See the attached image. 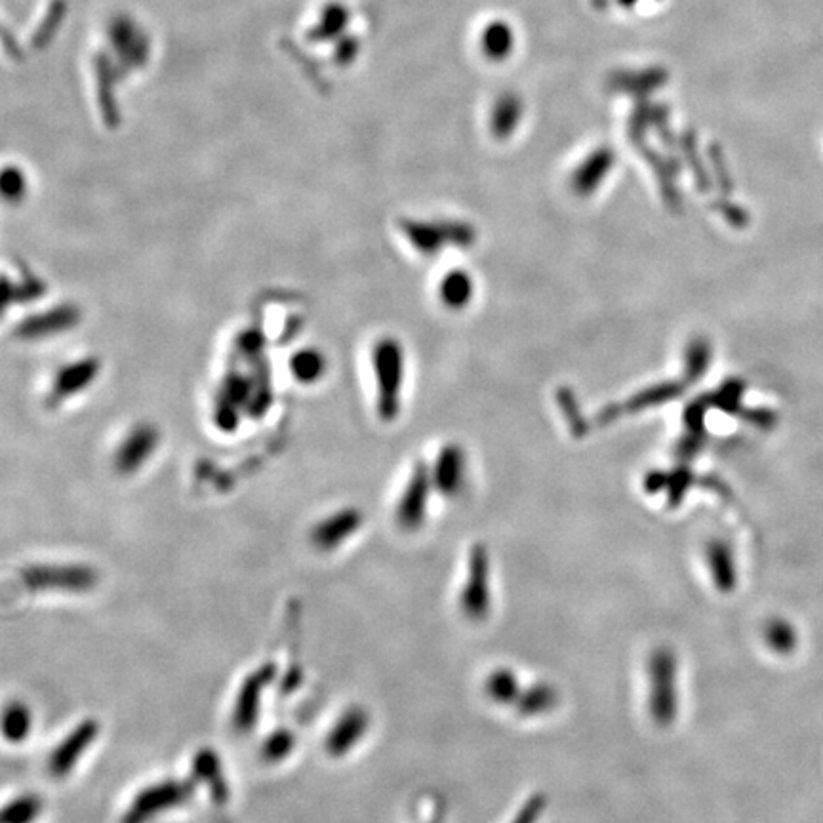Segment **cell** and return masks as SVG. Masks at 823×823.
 Masks as SVG:
<instances>
[{
  "instance_id": "cell-1",
  "label": "cell",
  "mask_w": 823,
  "mask_h": 823,
  "mask_svg": "<svg viewBox=\"0 0 823 823\" xmlns=\"http://www.w3.org/2000/svg\"><path fill=\"white\" fill-rule=\"evenodd\" d=\"M195 795V782L166 778L138 791L122 814L121 823H153L164 814L185 806Z\"/></svg>"
},
{
  "instance_id": "cell-2",
  "label": "cell",
  "mask_w": 823,
  "mask_h": 823,
  "mask_svg": "<svg viewBox=\"0 0 823 823\" xmlns=\"http://www.w3.org/2000/svg\"><path fill=\"white\" fill-rule=\"evenodd\" d=\"M21 582L31 591L88 593L98 587L100 572L88 564H31L21 570Z\"/></svg>"
},
{
  "instance_id": "cell-3",
  "label": "cell",
  "mask_w": 823,
  "mask_h": 823,
  "mask_svg": "<svg viewBox=\"0 0 823 823\" xmlns=\"http://www.w3.org/2000/svg\"><path fill=\"white\" fill-rule=\"evenodd\" d=\"M650 713L654 721L667 724L677 711V665L673 654L660 650L650 660Z\"/></svg>"
},
{
  "instance_id": "cell-4",
  "label": "cell",
  "mask_w": 823,
  "mask_h": 823,
  "mask_svg": "<svg viewBox=\"0 0 823 823\" xmlns=\"http://www.w3.org/2000/svg\"><path fill=\"white\" fill-rule=\"evenodd\" d=\"M100 736V723L96 719H84L77 724L56 749L52 751L48 759V772L56 780H65L75 768L81 763L86 751L96 743Z\"/></svg>"
},
{
  "instance_id": "cell-5",
  "label": "cell",
  "mask_w": 823,
  "mask_h": 823,
  "mask_svg": "<svg viewBox=\"0 0 823 823\" xmlns=\"http://www.w3.org/2000/svg\"><path fill=\"white\" fill-rule=\"evenodd\" d=\"M376 376L380 385V410L383 418H393L399 412V393L402 385V349L393 340H383L374 355Z\"/></svg>"
},
{
  "instance_id": "cell-6",
  "label": "cell",
  "mask_w": 823,
  "mask_h": 823,
  "mask_svg": "<svg viewBox=\"0 0 823 823\" xmlns=\"http://www.w3.org/2000/svg\"><path fill=\"white\" fill-rule=\"evenodd\" d=\"M275 679V665L265 663L242 681L233 707V726L239 734H250L260 721L261 698Z\"/></svg>"
},
{
  "instance_id": "cell-7",
  "label": "cell",
  "mask_w": 823,
  "mask_h": 823,
  "mask_svg": "<svg viewBox=\"0 0 823 823\" xmlns=\"http://www.w3.org/2000/svg\"><path fill=\"white\" fill-rule=\"evenodd\" d=\"M370 717L362 707H349L330 728L326 736V753L334 759L345 757L355 749V745L366 736Z\"/></svg>"
},
{
  "instance_id": "cell-8",
  "label": "cell",
  "mask_w": 823,
  "mask_h": 823,
  "mask_svg": "<svg viewBox=\"0 0 823 823\" xmlns=\"http://www.w3.org/2000/svg\"><path fill=\"white\" fill-rule=\"evenodd\" d=\"M462 608L471 620H481L490 608V568L481 549H477L471 559L467 585L463 589Z\"/></svg>"
},
{
  "instance_id": "cell-9",
  "label": "cell",
  "mask_w": 823,
  "mask_h": 823,
  "mask_svg": "<svg viewBox=\"0 0 823 823\" xmlns=\"http://www.w3.org/2000/svg\"><path fill=\"white\" fill-rule=\"evenodd\" d=\"M191 770H193L195 782L204 783L208 787V793H210L214 803L218 806L227 804L229 797H231V789H229V783H227L225 774H223L220 755L214 749L201 747L193 757Z\"/></svg>"
},
{
  "instance_id": "cell-10",
  "label": "cell",
  "mask_w": 823,
  "mask_h": 823,
  "mask_svg": "<svg viewBox=\"0 0 823 823\" xmlns=\"http://www.w3.org/2000/svg\"><path fill=\"white\" fill-rule=\"evenodd\" d=\"M517 35L511 23L505 20H492L484 23L479 35V48L486 60L502 63L515 52Z\"/></svg>"
},
{
  "instance_id": "cell-11",
  "label": "cell",
  "mask_w": 823,
  "mask_h": 823,
  "mask_svg": "<svg viewBox=\"0 0 823 823\" xmlns=\"http://www.w3.org/2000/svg\"><path fill=\"white\" fill-rule=\"evenodd\" d=\"M33 711L23 700H10L0 709V736L4 742L20 745L33 732Z\"/></svg>"
},
{
  "instance_id": "cell-12",
  "label": "cell",
  "mask_w": 823,
  "mask_h": 823,
  "mask_svg": "<svg viewBox=\"0 0 823 823\" xmlns=\"http://www.w3.org/2000/svg\"><path fill=\"white\" fill-rule=\"evenodd\" d=\"M361 524V515L355 511H343L328 521L321 522L313 530V543L319 551H334L338 545H342L349 536L355 534V530Z\"/></svg>"
},
{
  "instance_id": "cell-13",
  "label": "cell",
  "mask_w": 823,
  "mask_h": 823,
  "mask_svg": "<svg viewBox=\"0 0 823 823\" xmlns=\"http://www.w3.org/2000/svg\"><path fill=\"white\" fill-rule=\"evenodd\" d=\"M463 481H465V456L460 448L448 446L439 454L435 473H433V484L442 494L454 496L462 490Z\"/></svg>"
},
{
  "instance_id": "cell-14",
  "label": "cell",
  "mask_w": 823,
  "mask_h": 823,
  "mask_svg": "<svg viewBox=\"0 0 823 823\" xmlns=\"http://www.w3.org/2000/svg\"><path fill=\"white\" fill-rule=\"evenodd\" d=\"M429 496V477L425 471H418L414 479L408 482L406 492L402 494L397 519L404 528H416L423 521L425 502Z\"/></svg>"
},
{
  "instance_id": "cell-15",
  "label": "cell",
  "mask_w": 823,
  "mask_h": 823,
  "mask_svg": "<svg viewBox=\"0 0 823 823\" xmlns=\"http://www.w3.org/2000/svg\"><path fill=\"white\" fill-rule=\"evenodd\" d=\"M614 164V155L610 149H597L593 151L582 166H578L574 178H572V185L576 187L578 193H591L595 191L601 181L608 176V172L612 170Z\"/></svg>"
},
{
  "instance_id": "cell-16",
  "label": "cell",
  "mask_w": 823,
  "mask_h": 823,
  "mask_svg": "<svg viewBox=\"0 0 823 823\" xmlns=\"http://www.w3.org/2000/svg\"><path fill=\"white\" fill-rule=\"evenodd\" d=\"M522 111H524V105H522V100L517 94H513V92L502 94L492 105V113H490L492 132L498 138L511 136L515 132V128L519 126V122H521Z\"/></svg>"
},
{
  "instance_id": "cell-17",
  "label": "cell",
  "mask_w": 823,
  "mask_h": 823,
  "mask_svg": "<svg viewBox=\"0 0 823 823\" xmlns=\"http://www.w3.org/2000/svg\"><path fill=\"white\" fill-rule=\"evenodd\" d=\"M42 810L44 803L37 793H23L0 806V823H35Z\"/></svg>"
},
{
  "instance_id": "cell-18",
  "label": "cell",
  "mask_w": 823,
  "mask_h": 823,
  "mask_svg": "<svg viewBox=\"0 0 823 823\" xmlns=\"http://www.w3.org/2000/svg\"><path fill=\"white\" fill-rule=\"evenodd\" d=\"M473 284L465 271H450L441 282V300L446 307L462 309L473 296Z\"/></svg>"
},
{
  "instance_id": "cell-19",
  "label": "cell",
  "mask_w": 823,
  "mask_h": 823,
  "mask_svg": "<svg viewBox=\"0 0 823 823\" xmlns=\"http://www.w3.org/2000/svg\"><path fill=\"white\" fill-rule=\"evenodd\" d=\"M517 686L519 681L511 669H498L486 681V694L496 703H517L521 698Z\"/></svg>"
},
{
  "instance_id": "cell-20",
  "label": "cell",
  "mask_w": 823,
  "mask_h": 823,
  "mask_svg": "<svg viewBox=\"0 0 823 823\" xmlns=\"http://www.w3.org/2000/svg\"><path fill=\"white\" fill-rule=\"evenodd\" d=\"M294 747H296V736L286 728H279V730H273L263 742L261 757L269 764H279L288 755H292Z\"/></svg>"
},
{
  "instance_id": "cell-21",
  "label": "cell",
  "mask_w": 823,
  "mask_h": 823,
  "mask_svg": "<svg viewBox=\"0 0 823 823\" xmlns=\"http://www.w3.org/2000/svg\"><path fill=\"white\" fill-rule=\"evenodd\" d=\"M557 698L553 694L551 688L547 686H538L528 690L521 698V702H517V707H521L522 715H540L545 711H551V707L555 705Z\"/></svg>"
},
{
  "instance_id": "cell-22",
  "label": "cell",
  "mask_w": 823,
  "mask_h": 823,
  "mask_svg": "<svg viewBox=\"0 0 823 823\" xmlns=\"http://www.w3.org/2000/svg\"><path fill=\"white\" fill-rule=\"evenodd\" d=\"M641 0H618V4L623 6V8H633L635 4H639Z\"/></svg>"
}]
</instances>
